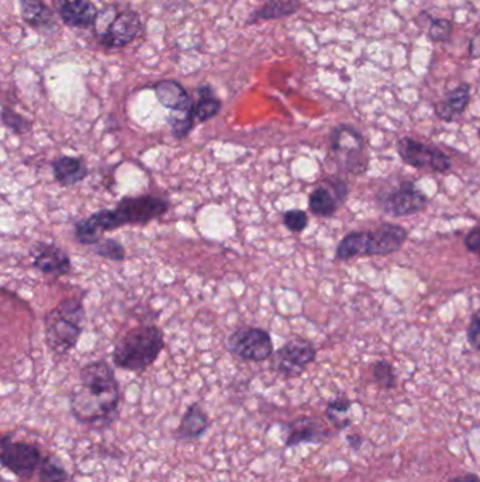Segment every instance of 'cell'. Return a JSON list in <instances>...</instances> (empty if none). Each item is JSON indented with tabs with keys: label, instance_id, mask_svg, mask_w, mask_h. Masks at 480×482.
I'll use <instances>...</instances> for the list:
<instances>
[{
	"label": "cell",
	"instance_id": "30bf717a",
	"mask_svg": "<svg viewBox=\"0 0 480 482\" xmlns=\"http://www.w3.org/2000/svg\"><path fill=\"white\" fill-rule=\"evenodd\" d=\"M396 147L403 162L416 170L445 173L453 168V161L445 152L412 137H402L397 140Z\"/></svg>",
	"mask_w": 480,
	"mask_h": 482
},
{
	"label": "cell",
	"instance_id": "4dcf8cb0",
	"mask_svg": "<svg viewBox=\"0 0 480 482\" xmlns=\"http://www.w3.org/2000/svg\"><path fill=\"white\" fill-rule=\"evenodd\" d=\"M454 23L443 17H430V27H428V38L433 43H446L453 36Z\"/></svg>",
	"mask_w": 480,
	"mask_h": 482
},
{
	"label": "cell",
	"instance_id": "9a60e30c",
	"mask_svg": "<svg viewBox=\"0 0 480 482\" xmlns=\"http://www.w3.org/2000/svg\"><path fill=\"white\" fill-rule=\"evenodd\" d=\"M287 437L285 445L296 447L300 445H320L326 442L331 435L323 424L310 416L297 417L295 421L285 424Z\"/></svg>",
	"mask_w": 480,
	"mask_h": 482
},
{
	"label": "cell",
	"instance_id": "ffe728a7",
	"mask_svg": "<svg viewBox=\"0 0 480 482\" xmlns=\"http://www.w3.org/2000/svg\"><path fill=\"white\" fill-rule=\"evenodd\" d=\"M471 103V85L462 82L458 87L446 93L445 98L434 105V113L440 120L453 123L465 113Z\"/></svg>",
	"mask_w": 480,
	"mask_h": 482
},
{
	"label": "cell",
	"instance_id": "4fadbf2b",
	"mask_svg": "<svg viewBox=\"0 0 480 482\" xmlns=\"http://www.w3.org/2000/svg\"><path fill=\"white\" fill-rule=\"evenodd\" d=\"M349 183L339 176H331L311 192L308 207L318 217H333L349 198Z\"/></svg>",
	"mask_w": 480,
	"mask_h": 482
},
{
	"label": "cell",
	"instance_id": "ba28073f",
	"mask_svg": "<svg viewBox=\"0 0 480 482\" xmlns=\"http://www.w3.org/2000/svg\"><path fill=\"white\" fill-rule=\"evenodd\" d=\"M44 456L38 445L27 442H15L12 433L0 440V463L17 478L30 479L38 471Z\"/></svg>",
	"mask_w": 480,
	"mask_h": 482
},
{
	"label": "cell",
	"instance_id": "7c38bea8",
	"mask_svg": "<svg viewBox=\"0 0 480 482\" xmlns=\"http://www.w3.org/2000/svg\"><path fill=\"white\" fill-rule=\"evenodd\" d=\"M379 204L385 214L393 217H407L424 211L428 198L412 181H403L393 191L381 196Z\"/></svg>",
	"mask_w": 480,
	"mask_h": 482
},
{
	"label": "cell",
	"instance_id": "836d02e7",
	"mask_svg": "<svg viewBox=\"0 0 480 482\" xmlns=\"http://www.w3.org/2000/svg\"><path fill=\"white\" fill-rule=\"evenodd\" d=\"M469 57L472 59L480 58V31H477L469 44Z\"/></svg>",
	"mask_w": 480,
	"mask_h": 482
},
{
	"label": "cell",
	"instance_id": "8fae6325",
	"mask_svg": "<svg viewBox=\"0 0 480 482\" xmlns=\"http://www.w3.org/2000/svg\"><path fill=\"white\" fill-rule=\"evenodd\" d=\"M119 226L147 225L170 211L168 199L154 195L126 196L113 209Z\"/></svg>",
	"mask_w": 480,
	"mask_h": 482
},
{
	"label": "cell",
	"instance_id": "6da1fadb",
	"mask_svg": "<svg viewBox=\"0 0 480 482\" xmlns=\"http://www.w3.org/2000/svg\"><path fill=\"white\" fill-rule=\"evenodd\" d=\"M120 385L105 360L84 365L79 385L69 395V411L85 426H109L119 414Z\"/></svg>",
	"mask_w": 480,
	"mask_h": 482
},
{
	"label": "cell",
	"instance_id": "f1b7e54d",
	"mask_svg": "<svg viewBox=\"0 0 480 482\" xmlns=\"http://www.w3.org/2000/svg\"><path fill=\"white\" fill-rule=\"evenodd\" d=\"M372 377L379 387H382L383 390H393L397 385L393 365L386 360H379L372 365Z\"/></svg>",
	"mask_w": 480,
	"mask_h": 482
},
{
	"label": "cell",
	"instance_id": "7402d4cb",
	"mask_svg": "<svg viewBox=\"0 0 480 482\" xmlns=\"http://www.w3.org/2000/svg\"><path fill=\"white\" fill-rule=\"evenodd\" d=\"M154 92L161 105L171 111L194 105L188 90L175 79L160 80L154 85Z\"/></svg>",
	"mask_w": 480,
	"mask_h": 482
},
{
	"label": "cell",
	"instance_id": "83f0119b",
	"mask_svg": "<svg viewBox=\"0 0 480 482\" xmlns=\"http://www.w3.org/2000/svg\"><path fill=\"white\" fill-rule=\"evenodd\" d=\"M93 253L96 256L103 257L106 260L121 263L126 260V248L121 243L114 238H105L99 241L98 245L93 246Z\"/></svg>",
	"mask_w": 480,
	"mask_h": 482
},
{
	"label": "cell",
	"instance_id": "484cf974",
	"mask_svg": "<svg viewBox=\"0 0 480 482\" xmlns=\"http://www.w3.org/2000/svg\"><path fill=\"white\" fill-rule=\"evenodd\" d=\"M194 120H196L194 105L171 111L167 121L173 139H186L191 134V131H193Z\"/></svg>",
	"mask_w": 480,
	"mask_h": 482
},
{
	"label": "cell",
	"instance_id": "d6a6232c",
	"mask_svg": "<svg viewBox=\"0 0 480 482\" xmlns=\"http://www.w3.org/2000/svg\"><path fill=\"white\" fill-rule=\"evenodd\" d=\"M466 336H468L472 349L480 350V309H477L472 316Z\"/></svg>",
	"mask_w": 480,
	"mask_h": 482
},
{
	"label": "cell",
	"instance_id": "cb8c5ba5",
	"mask_svg": "<svg viewBox=\"0 0 480 482\" xmlns=\"http://www.w3.org/2000/svg\"><path fill=\"white\" fill-rule=\"evenodd\" d=\"M222 110V100L210 85H201L197 88V100L194 103V116L196 120L204 123L216 118Z\"/></svg>",
	"mask_w": 480,
	"mask_h": 482
},
{
	"label": "cell",
	"instance_id": "2e32d148",
	"mask_svg": "<svg viewBox=\"0 0 480 482\" xmlns=\"http://www.w3.org/2000/svg\"><path fill=\"white\" fill-rule=\"evenodd\" d=\"M57 15L64 25L74 28L93 27L99 10L92 0H53Z\"/></svg>",
	"mask_w": 480,
	"mask_h": 482
},
{
	"label": "cell",
	"instance_id": "4316f807",
	"mask_svg": "<svg viewBox=\"0 0 480 482\" xmlns=\"http://www.w3.org/2000/svg\"><path fill=\"white\" fill-rule=\"evenodd\" d=\"M37 478L40 482H67L69 479V474L58 457L47 455L44 456L40 467H38Z\"/></svg>",
	"mask_w": 480,
	"mask_h": 482
},
{
	"label": "cell",
	"instance_id": "f546056e",
	"mask_svg": "<svg viewBox=\"0 0 480 482\" xmlns=\"http://www.w3.org/2000/svg\"><path fill=\"white\" fill-rule=\"evenodd\" d=\"M2 123L10 131H13L15 134H19V136L20 134L28 133V131H31V127H33V123L28 119L19 115L17 111L7 108V106H4V109H2Z\"/></svg>",
	"mask_w": 480,
	"mask_h": 482
},
{
	"label": "cell",
	"instance_id": "603a6c76",
	"mask_svg": "<svg viewBox=\"0 0 480 482\" xmlns=\"http://www.w3.org/2000/svg\"><path fill=\"white\" fill-rule=\"evenodd\" d=\"M300 7H302L300 0H266L262 6L254 10L250 19L246 20V26L266 20L285 19L299 12Z\"/></svg>",
	"mask_w": 480,
	"mask_h": 482
},
{
	"label": "cell",
	"instance_id": "44dd1931",
	"mask_svg": "<svg viewBox=\"0 0 480 482\" xmlns=\"http://www.w3.org/2000/svg\"><path fill=\"white\" fill-rule=\"evenodd\" d=\"M53 173L57 183L61 186H75L89 175L85 161L79 157H64L57 158L53 161Z\"/></svg>",
	"mask_w": 480,
	"mask_h": 482
},
{
	"label": "cell",
	"instance_id": "3957f363",
	"mask_svg": "<svg viewBox=\"0 0 480 482\" xmlns=\"http://www.w3.org/2000/svg\"><path fill=\"white\" fill-rule=\"evenodd\" d=\"M87 323L82 298H67L44 316L47 346L56 354H67L77 347Z\"/></svg>",
	"mask_w": 480,
	"mask_h": 482
},
{
	"label": "cell",
	"instance_id": "52a82bcc",
	"mask_svg": "<svg viewBox=\"0 0 480 482\" xmlns=\"http://www.w3.org/2000/svg\"><path fill=\"white\" fill-rule=\"evenodd\" d=\"M225 346L231 356L243 362H261L271 359L274 354L271 334L265 329L251 326L235 329L228 337Z\"/></svg>",
	"mask_w": 480,
	"mask_h": 482
},
{
	"label": "cell",
	"instance_id": "9c48e42d",
	"mask_svg": "<svg viewBox=\"0 0 480 482\" xmlns=\"http://www.w3.org/2000/svg\"><path fill=\"white\" fill-rule=\"evenodd\" d=\"M318 357V350L303 337H293L272 354L271 368L285 378H297Z\"/></svg>",
	"mask_w": 480,
	"mask_h": 482
},
{
	"label": "cell",
	"instance_id": "d4e9b609",
	"mask_svg": "<svg viewBox=\"0 0 480 482\" xmlns=\"http://www.w3.org/2000/svg\"><path fill=\"white\" fill-rule=\"evenodd\" d=\"M352 401L347 396H339L329 402L326 408V417L329 424H333L337 430H344L352 424Z\"/></svg>",
	"mask_w": 480,
	"mask_h": 482
},
{
	"label": "cell",
	"instance_id": "5b68a950",
	"mask_svg": "<svg viewBox=\"0 0 480 482\" xmlns=\"http://www.w3.org/2000/svg\"><path fill=\"white\" fill-rule=\"evenodd\" d=\"M141 17L136 10H119L118 6H106L99 12L93 31L100 46L105 48H121L141 35Z\"/></svg>",
	"mask_w": 480,
	"mask_h": 482
},
{
	"label": "cell",
	"instance_id": "7a4b0ae2",
	"mask_svg": "<svg viewBox=\"0 0 480 482\" xmlns=\"http://www.w3.org/2000/svg\"><path fill=\"white\" fill-rule=\"evenodd\" d=\"M165 347L163 333L154 325L127 331L113 350V364L126 372H141L151 367Z\"/></svg>",
	"mask_w": 480,
	"mask_h": 482
},
{
	"label": "cell",
	"instance_id": "d6986e66",
	"mask_svg": "<svg viewBox=\"0 0 480 482\" xmlns=\"http://www.w3.org/2000/svg\"><path fill=\"white\" fill-rule=\"evenodd\" d=\"M19 4L20 15L26 25L43 35L58 30L56 13L43 0H19Z\"/></svg>",
	"mask_w": 480,
	"mask_h": 482
},
{
	"label": "cell",
	"instance_id": "5bb4252c",
	"mask_svg": "<svg viewBox=\"0 0 480 482\" xmlns=\"http://www.w3.org/2000/svg\"><path fill=\"white\" fill-rule=\"evenodd\" d=\"M119 223L113 209H100L85 219L78 220L74 226L75 240L82 246H95L102 240L103 235L119 229Z\"/></svg>",
	"mask_w": 480,
	"mask_h": 482
},
{
	"label": "cell",
	"instance_id": "8992f818",
	"mask_svg": "<svg viewBox=\"0 0 480 482\" xmlns=\"http://www.w3.org/2000/svg\"><path fill=\"white\" fill-rule=\"evenodd\" d=\"M329 149L339 170L362 173L370 164L367 141L360 131L350 124H339L329 133Z\"/></svg>",
	"mask_w": 480,
	"mask_h": 482
},
{
	"label": "cell",
	"instance_id": "1f68e13d",
	"mask_svg": "<svg viewBox=\"0 0 480 482\" xmlns=\"http://www.w3.org/2000/svg\"><path fill=\"white\" fill-rule=\"evenodd\" d=\"M284 225L289 232L302 233L308 226V216L305 211L292 209L284 215Z\"/></svg>",
	"mask_w": 480,
	"mask_h": 482
},
{
	"label": "cell",
	"instance_id": "e0dca14e",
	"mask_svg": "<svg viewBox=\"0 0 480 482\" xmlns=\"http://www.w3.org/2000/svg\"><path fill=\"white\" fill-rule=\"evenodd\" d=\"M33 266L46 276H68L72 269L71 258L56 245H40L35 253Z\"/></svg>",
	"mask_w": 480,
	"mask_h": 482
},
{
	"label": "cell",
	"instance_id": "d590c367",
	"mask_svg": "<svg viewBox=\"0 0 480 482\" xmlns=\"http://www.w3.org/2000/svg\"><path fill=\"white\" fill-rule=\"evenodd\" d=\"M451 482H480L479 476L474 473L464 474V476L455 477Z\"/></svg>",
	"mask_w": 480,
	"mask_h": 482
},
{
	"label": "cell",
	"instance_id": "e575fe53",
	"mask_svg": "<svg viewBox=\"0 0 480 482\" xmlns=\"http://www.w3.org/2000/svg\"><path fill=\"white\" fill-rule=\"evenodd\" d=\"M347 443H349V445L352 448V450L358 452V450L362 447L363 439L362 437L358 436V435H350V436L347 437Z\"/></svg>",
	"mask_w": 480,
	"mask_h": 482
},
{
	"label": "cell",
	"instance_id": "ac0fdd59",
	"mask_svg": "<svg viewBox=\"0 0 480 482\" xmlns=\"http://www.w3.org/2000/svg\"><path fill=\"white\" fill-rule=\"evenodd\" d=\"M209 426V414L199 402H194L182 416L181 424L173 432V437L178 442H193L203 437Z\"/></svg>",
	"mask_w": 480,
	"mask_h": 482
},
{
	"label": "cell",
	"instance_id": "8d00e7d4",
	"mask_svg": "<svg viewBox=\"0 0 480 482\" xmlns=\"http://www.w3.org/2000/svg\"><path fill=\"white\" fill-rule=\"evenodd\" d=\"M477 137H479V139H480V129H479V131H477Z\"/></svg>",
	"mask_w": 480,
	"mask_h": 482
},
{
	"label": "cell",
	"instance_id": "277c9868",
	"mask_svg": "<svg viewBox=\"0 0 480 482\" xmlns=\"http://www.w3.org/2000/svg\"><path fill=\"white\" fill-rule=\"evenodd\" d=\"M407 238L409 232L393 223L375 230L349 233L337 246L336 258L349 261L360 256H389L401 250Z\"/></svg>",
	"mask_w": 480,
	"mask_h": 482
}]
</instances>
